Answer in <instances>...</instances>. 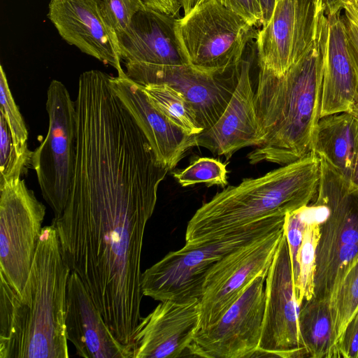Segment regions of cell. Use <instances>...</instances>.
Instances as JSON below:
<instances>
[{"mask_svg": "<svg viewBox=\"0 0 358 358\" xmlns=\"http://www.w3.org/2000/svg\"><path fill=\"white\" fill-rule=\"evenodd\" d=\"M159 185L133 165L94 163L73 175L65 208L52 222L64 261L115 336L128 346L142 317L143 237Z\"/></svg>", "mask_w": 358, "mask_h": 358, "instance_id": "1", "label": "cell"}, {"mask_svg": "<svg viewBox=\"0 0 358 358\" xmlns=\"http://www.w3.org/2000/svg\"><path fill=\"white\" fill-rule=\"evenodd\" d=\"M54 224L42 228L30 271L20 292L0 275V358H67V287Z\"/></svg>", "mask_w": 358, "mask_h": 358, "instance_id": "2", "label": "cell"}, {"mask_svg": "<svg viewBox=\"0 0 358 358\" xmlns=\"http://www.w3.org/2000/svg\"><path fill=\"white\" fill-rule=\"evenodd\" d=\"M327 16L303 55L285 73L259 69L255 105L264 143L248 155L250 164L285 165L313 151L320 118Z\"/></svg>", "mask_w": 358, "mask_h": 358, "instance_id": "3", "label": "cell"}, {"mask_svg": "<svg viewBox=\"0 0 358 358\" xmlns=\"http://www.w3.org/2000/svg\"><path fill=\"white\" fill-rule=\"evenodd\" d=\"M320 177V160L312 151L260 177L227 186L189 220L185 244L208 243L260 220L306 206L316 196Z\"/></svg>", "mask_w": 358, "mask_h": 358, "instance_id": "4", "label": "cell"}, {"mask_svg": "<svg viewBox=\"0 0 358 358\" xmlns=\"http://www.w3.org/2000/svg\"><path fill=\"white\" fill-rule=\"evenodd\" d=\"M285 216H273L245 226L229 236L197 245L185 244L142 273L143 296L156 301L201 299L206 278L229 253L282 228Z\"/></svg>", "mask_w": 358, "mask_h": 358, "instance_id": "5", "label": "cell"}, {"mask_svg": "<svg viewBox=\"0 0 358 358\" xmlns=\"http://www.w3.org/2000/svg\"><path fill=\"white\" fill-rule=\"evenodd\" d=\"M319 158L320 177L314 201L323 205L327 214L320 224L314 297L330 305L345 272L358 253V189Z\"/></svg>", "mask_w": 358, "mask_h": 358, "instance_id": "6", "label": "cell"}, {"mask_svg": "<svg viewBox=\"0 0 358 358\" xmlns=\"http://www.w3.org/2000/svg\"><path fill=\"white\" fill-rule=\"evenodd\" d=\"M174 31L185 63L210 75L237 69L247 44L257 36L252 25L220 0H200L176 18Z\"/></svg>", "mask_w": 358, "mask_h": 358, "instance_id": "7", "label": "cell"}, {"mask_svg": "<svg viewBox=\"0 0 358 358\" xmlns=\"http://www.w3.org/2000/svg\"><path fill=\"white\" fill-rule=\"evenodd\" d=\"M45 106L48 134L33 152L31 165L43 197L57 217L65 208L75 167L76 106L67 88L57 80L48 87Z\"/></svg>", "mask_w": 358, "mask_h": 358, "instance_id": "8", "label": "cell"}, {"mask_svg": "<svg viewBox=\"0 0 358 358\" xmlns=\"http://www.w3.org/2000/svg\"><path fill=\"white\" fill-rule=\"evenodd\" d=\"M45 207L24 180L0 187V275L17 292L31 269Z\"/></svg>", "mask_w": 358, "mask_h": 358, "instance_id": "9", "label": "cell"}, {"mask_svg": "<svg viewBox=\"0 0 358 358\" xmlns=\"http://www.w3.org/2000/svg\"><path fill=\"white\" fill-rule=\"evenodd\" d=\"M265 282L262 336L254 357H308L299 331L301 306L296 296L290 252L285 230Z\"/></svg>", "mask_w": 358, "mask_h": 358, "instance_id": "10", "label": "cell"}, {"mask_svg": "<svg viewBox=\"0 0 358 358\" xmlns=\"http://www.w3.org/2000/svg\"><path fill=\"white\" fill-rule=\"evenodd\" d=\"M284 233V227L219 260L207 275L200 302L199 329L218 320L250 282L266 276Z\"/></svg>", "mask_w": 358, "mask_h": 358, "instance_id": "11", "label": "cell"}, {"mask_svg": "<svg viewBox=\"0 0 358 358\" xmlns=\"http://www.w3.org/2000/svg\"><path fill=\"white\" fill-rule=\"evenodd\" d=\"M266 277L255 278L218 320L196 331L189 356L254 357L262 336Z\"/></svg>", "mask_w": 358, "mask_h": 358, "instance_id": "12", "label": "cell"}, {"mask_svg": "<svg viewBox=\"0 0 358 358\" xmlns=\"http://www.w3.org/2000/svg\"><path fill=\"white\" fill-rule=\"evenodd\" d=\"M324 15L315 0H278L257 31L259 68L277 76L285 73L310 45Z\"/></svg>", "mask_w": 358, "mask_h": 358, "instance_id": "13", "label": "cell"}, {"mask_svg": "<svg viewBox=\"0 0 358 358\" xmlns=\"http://www.w3.org/2000/svg\"><path fill=\"white\" fill-rule=\"evenodd\" d=\"M124 66L127 76L141 85L166 83L180 92L193 108L203 130L213 127L224 111L236 89L239 69L230 75L229 72L210 75L187 64L126 62Z\"/></svg>", "mask_w": 358, "mask_h": 358, "instance_id": "14", "label": "cell"}, {"mask_svg": "<svg viewBox=\"0 0 358 358\" xmlns=\"http://www.w3.org/2000/svg\"><path fill=\"white\" fill-rule=\"evenodd\" d=\"M48 17L69 44L112 66L117 73L124 71L118 37L102 0H50Z\"/></svg>", "mask_w": 358, "mask_h": 358, "instance_id": "15", "label": "cell"}, {"mask_svg": "<svg viewBox=\"0 0 358 358\" xmlns=\"http://www.w3.org/2000/svg\"><path fill=\"white\" fill-rule=\"evenodd\" d=\"M200 302L161 301L141 317L132 339L133 358H176L189 356V348L199 329Z\"/></svg>", "mask_w": 358, "mask_h": 358, "instance_id": "16", "label": "cell"}, {"mask_svg": "<svg viewBox=\"0 0 358 358\" xmlns=\"http://www.w3.org/2000/svg\"><path fill=\"white\" fill-rule=\"evenodd\" d=\"M251 61L243 59L236 89L224 111L210 128L196 135V146L229 159L238 150L264 143L250 78Z\"/></svg>", "mask_w": 358, "mask_h": 358, "instance_id": "17", "label": "cell"}, {"mask_svg": "<svg viewBox=\"0 0 358 358\" xmlns=\"http://www.w3.org/2000/svg\"><path fill=\"white\" fill-rule=\"evenodd\" d=\"M110 85L145 136L159 163L169 171L196 146V135H189L171 122L150 103L141 85L129 78L124 71L110 76Z\"/></svg>", "mask_w": 358, "mask_h": 358, "instance_id": "18", "label": "cell"}, {"mask_svg": "<svg viewBox=\"0 0 358 358\" xmlns=\"http://www.w3.org/2000/svg\"><path fill=\"white\" fill-rule=\"evenodd\" d=\"M358 114V64L341 12L327 16L320 117Z\"/></svg>", "mask_w": 358, "mask_h": 358, "instance_id": "19", "label": "cell"}, {"mask_svg": "<svg viewBox=\"0 0 358 358\" xmlns=\"http://www.w3.org/2000/svg\"><path fill=\"white\" fill-rule=\"evenodd\" d=\"M67 340L85 358H133L131 348L111 331L78 275L71 271L66 310Z\"/></svg>", "mask_w": 358, "mask_h": 358, "instance_id": "20", "label": "cell"}, {"mask_svg": "<svg viewBox=\"0 0 358 358\" xmlns=\"http://www.w3.org/2000/svg\"><path fill=\"white\" fill-rule=\"evenodd\" d=\"M176 17L147 8L118 38L122 60L160 65L186 64L174 31Z\"/></svg>", "mask_w": 358, "mask_h": 358, "instance_id": "21", "label": "cell"}, {"mask_svg": "<svg viewBox=\"0 0 358 358\" xmlns=\"http://www.w3.org/2000/svg\"><path fill=\"white\" fill-rule=\"evenodd\" d=\"M313 152L349 179L358 157V117L345 112L320 117Z\"/></svg>", "mask_w": 358, "mask_h": 358, "instance_id": "22", "label": "cell"}, {"mask_svg": "<svg viewBox=\"0 0 358 358\" xmlns=\"http://www.w3.org/2000/svg\"><path fill=\"white\" fill-rule=\"evenodd\" d=\"M299 327L308 357L328 358L333 334L332 310L329 302L315 297L304 301L300 308Z\"/></svg>", "mask_w": 358, "mask_h": 358, "instance_id": "23", "label": "cell"}, {"mask_svg": "<svg viewBox=\"0 0 358 358\" xmlns=\"http://www.w3.org/2000/svg\"><path fill=\"white\" fill-rule=\"evenodd\" d=\"M333 334L328 358L341 357L344 332L358 313V253L350 262L330 302Z\"/></svg>", "mask_w": 358, "mask_h": 358, "instance_id": "24", "label": "cell"}, {"mask_svg": "<svg viewBox=\"0 0 358 358\" xmlns=\"http://www.w3.org/2000/svg\"><path fill=\"white\" fill-rule=\"evenodd\" d=\"M310 204L313 209L312 219L304 231L296 258L298 274L294 281V289L301 306L315 295L316 250L320 238V224L326 215L322 206L314 202Z\"/></svg>", "mask_w": 358, "mask_h": 358, "instance_id": "25", "label": "cell"}, {"mask_svg": "<svg viewBox=\"0 0 358 358\" xmlns=\"http://www.w3.org/2000/svg\"><path fill=\"white\" fill-rule=\"evenodd\" d=\"M141 86L150 103L186 134L197 135L203 131L193 108L180 92L166 83Z\"/></svg>", "mask_w": 358, "mask_h": 358, "instance_id": "26", "label": "cell"}, {"mask_svg": "<svg viewBox=\"0 0 358 358\" xmlns=\"http://www.w3.org/2000/svg\"><path fill=\"white\" fill-rule=\"evenodd\" d=\"M0 187L20 179L31 165L33 152L28 145L14 144L12 135L3 115L0 113Z\"/></svg>", "mask_w": 358, "mask_h": 358, "instance_id": "27", "label": "cell"}, {"mask_svg": "<svg viewBox=\"0 0 358 358\" xmlns=\"http://www.w3.org/2000/svg\"><path fill=\"white\" fill-rule=\"evenodd\" d=\"M227 165L210 157H200L182 170L171 172L182 187L205 183L207 187L218 185L223 188L228 184Z\"/></svg>", "mask_w": 358, "mask_h": 358, "instance_id": "28", "label": "cell"}, {"mask_svg": "<svg viewBox=\"0 0 358 358\" xmlns=\"http://www.w3.org/2000/svg\"><path fill=\"white\" fill-rule=\"evenodd\" d=\"M0 113L6 120L14 144L19 146L27 145L28 130L14 101L2 65L0 66Z\"/></svg>", "mask_w": 358, "mask_h": 358, "instance_id": "29", "label": "cell"}, {"mask_svg": "<svg viewBox=\"0 0 358 358\" xmlns=\"http://www.w3.org/2000/svg\"><path fill=\"white\" fill-rule=\"evenodd\" d=\"M313 210V206L310 203L285 215L284 230L290 252L294 282L298 274V252L302 243L304 231L312 219Z\"/></svg>", "mask_w": 358, "mask_h": 358, "instance_id": "30", "label": "cell"}, {"mask_svg": "<svg viewBox=\"0 0 358 358\" xmlns=\"http://www.w3.org/2000/svg\"><path fill=\"white\" fill-rule=\"evenodd\" d=\"M106 16L118 38L129 29L134 16L148 7L143 0H102Z\"/></svg>", "mask_w": 358, "mask_h": 358, "instance_id": "31", "label": "cell"}, {"mask_svg": "<svg viewBox=\"0 0 358 358\" xmlns=\"http://www.w3.org/2000/svg\"><path fill=\"white\" fill-rule=\"evenodd\" d=\"M221 3L238 15L252 27L262 26V10L259 0H220Z\"/></svg>", "mask_w": 358, "mask_h": 358, "instance_id": "32", "label": "cell"}, {"mask_svg": "<svg viewBox=\"0 0 358 358\" xmlns=\"http://www.w3.org/2000/svg\"><path fill=\"white\" fill-rule=\"evenodd\" d=\"M342 358H358V313L347 325L342 342Z\"/></svg>", "mask_w": 358, "mask_h": 358, "instance_id": "33", "label": "cell"}, {"mask_svg": "<svg viewBox=\"0 0 358 358\" xmlns=\"http://www.w3.org/2000/svg\"><path fill=\"white\" fill-rule=\"evenodd\" d=\"M343 9V18L350 45L358 62V13L348 3H345Z\"/></svg>", "mask_w": 358, "mask_h": 358, "instance_id": "34", "label": "cell"}, {"mask_svg": "<svg viewBox=\"0 0 358 358\" xmlns=\"http://www.w3.org/2000/svg\"><path fill=\"white\" fill-rule=\"evenodd\" d=\"M143 1L148 8L174 17L181 8L178 0H143Z\"/></svg>", "mask_w": 358, "mask_h": 358, "instance_id": "35", "label": "cell"}, {"mask_svg": "<svg viewBox=\"0 0 358 358\" xmlns=\"http://www.w3.org/2000/svg\"><path fill=\"white\" fill-rule=\"evenodd\" d=\"M348 0H320V5L326 16L341 12Z\"/></svg>", "mask_w": 358, "mask_h": 358, "instance_id": "36", "label": "cell"}, {"mask_svg": "<svg viewBox=\"0 0 358 358\" xmlns=\"http://www.w3.org/2000/svg\"><path fill=\"white\" fill-rule=\"evenodd\" d=\"M278 0H259L262 10V26L271 19Z\"/></svg>", "mask_w": 358, "mask_h": 358, "instance_id": "37", "label": "cell"}, {"mask_svg": "<svg viewBox=\"0 0 358 358\" xmlns=\"http://www.w3.org/2000/svg\"><path fill=\"white\" fill-rule=\"evenodd\" d=\"M200 0H178L184 15L190 11Z\"/></svg>", "mask_w": 358, "mask_h": 358, "instance_id": "38", "label": "cell"}, {"mask_svg": "<svg viewBox=\"0 0 358 358\" xmlns=\"http://www.w3.org/2000/svg\"><path fill=\"white\" fill-rule=\"evenodd\" d=\"M348 180L351 185L355 189H358V157L352 172Z\"/></svg>", "mask_w": 358, "mask_h": 358, "instance_id": "39", "label": "cell"}, {"mask_svg": "<svg viewBox=\"0 0 358 358\" xmlns=\"http://www.w3.org/2000/svg\"><path fill=\"white\" fill-rule=\"evenodd\" d=\"M345 3L350 5L358 13V0H348Z\"/></svg>", "mask_w": 358, "mask_h": 358, "instance_id": "40", "label": "cell"}, {"mask_svg": "<svg viewBox=\"0 0 358 358\" xmlns=\"http://www.w3.org/2000/svg\"><path fill=\"white\" fill-rule=\"evenodd\" d=\"M315 1H317V3H319L320 4V0H315ZM320 6H321V5H320Z\"/></svg>", "mask_w": 358, "mask_h": 358, "instance_id": "41", "label": "cell"}, {"mask_svg": "<svg viewBox=\"0 0 358 358\" xmlns=\"http://www.w3.org/2000/svg\"><path fill=\"white\" fill-rule=\"evenodd\" d=\"M356 116H357V117H358V115H357Z\"/></svg>", "mask_w": 358, "mask_h": 358, "instance_id": "42", "label": "cell"}]
</instances>
